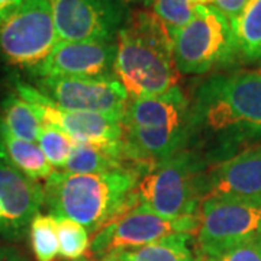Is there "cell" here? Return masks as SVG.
<instances>
[{
	"mask_svg": "<svg viewBox=\"0 0 261 261\" xmlns=\"http://www.w3.org/2000/svg\"><path fill=\"white\" fill-rule=\"evenodd\" d=\"M74 261H96V260H92V258H84V257H82V258H79V260H74Z\"/></svg>",
	"mask_w": 261,
	"mask_h": 261,
	"instance_id": "30",
	"label": "cell"
},
{
	"mask_svg": "<svg viewBox=\"0 0 261 261\" xmlns=\"http://www.w3.org/2000/svg\"><path fill=\"white\" fill-rule=\"evenodd\" d=\"M231 23L240 58L247 63L261 61V0H247Z\"/></svg>",
	"mask_w": 261,
	"mask_h": 261,
	"instance_id": "18",
	"label": "cell"
},
{
	"mask_svg": "<svg viewBox=\"0 0 261 261\" xmlns=\"http://www.w3.org/2000/svg\"><path fill=\"white\" fill-rule=\"evenodd\" d=\"M121 123L126 129L190 132V99L178 86L159 96L132 97Z\"/></svg>",
	"mask_w": 261,
	"mask_h": 261,
	"instance_id": "15",
	"label": "cell"
},
{
	"mask_svg": "<svg viewBox=\"0 0 261 261\" xmlns=\"http://www.w3.org/2000/svg\"><path fill=\"white\" fill-rule=\"evenodd\" d=\"M60 41L48 0H25L0 25V53L12 65L32 71Z\"/></svg>",
	"mask_w": 261,
	"mask_h": 261,
	"instance_id": "8",
	"label": "cell"
},
{
	"mask_svg": "<svg viewBox=\"0 0 261 261\" xmlns=\"http://www.w3.org/2000/svg\"><path fill=\"white\" fill-rule=\"evenodd\" d=\"M113 71L132 97L159 96L177 86L171 32L152 12L130 15L118 32Z\"/></svg>",
	"mask_w": 261,
	"mask_h": 261,
	"instance_id": "2",
	"label": "cell"
},
{
	"mask_svg": "<svg viewBox=\"0 0 261 261\" xmlns=\"http://www.w3.org/2000/svg\"><path fill=\"white\" fill-rule=\"evenodd\" d=\"M37 89L64 109L100 113L121 121L129 102V94L115 74L45 77L38 79Z\"/></svg>",
	"mask_w": 261,
	"mask_h": 261,
	"instance_id": "11",
	"label": "cell"
},
{
	"mask_svg": "<svg viewBox=\"0 0 261 261\" xmlns=\"http://www.w3.org/2000/svg\"><path fill=\"white\" fill-rule=\"evenodd\" d=\"M209 197H261V142L209 167L202 176Z\"/></svg>",
	"mask_w": 261,
	"mask_h": 261,
	"instance_id": "14",
	"label": "cell"
},
{
	"mask_svg": "<svg viewBox=\"0 0 261 261\" xmlns=\"http://www.w3.org/2000/svg\"><path fill=\"white\" fill-rule=\"evenodd\" d=\"M29 237L37 261H54L60 255L54 215H35L29 225Z\"/></svg>",
	"mask_w": 261,
	"mask_h": 261,
	"instance_id": "21",
	"label": "cell"
},
{
	"mask_svg": "<svg viewBox=\"0 0 261 261\" xmlns=\"http://www.w3.org/2000/svg\"><path fill=\"white\" fill-rule=\"evenodd\" d=\"M61 41H115L130 13L123 0H48Z\"/></svg>",
	"mask_w": 261,
	"mask_h": 261,
	"instance_id": "10",
	"label": "cell"
},
{
	"mask_svg": "<svg viewBox=\"0 0 261 261\" xmlns=\"http://www.w3.org/2000/svg\"><path fill=\"white\" fill-rule=\"evenodd\" d=\"M199 228V215L180 219H166L148 206L140 203L134 193L118 214L94 233L90 252L103 258L116 251L135 250L171 233H196Z\"/></svg>",
	"mask_w": 261,
	"mask_h": 261,
	"instance_id": "6",
	"label": "cell"
},
{
	"mask_svg": "<svg viewBox=\"0 0 261 261\" xmlns=\"http://www.w3.org/2000/svg\"><path fill=\"white\" fill-rule=\"evenodd\" d=\"M189 99V149L207 167L261 142V71L215 73Z\"/></svg>",
	"mask_w": 261,
	"mask_h": 261,
	"instance_id": "1",
	"label": "cell"
},
{
	"mask_svg": "<svg viewBox=\"0 0 261 261\" xmlns=\"http://www.w3.org/2000/svg\"><path fill=\"white\" fill-rule=\"evenodd\" d=\"M190 240L189 233H171L135 250L108 254L100 261H196Z\"/></svg>",
	"mask_w": 261,
	"mask_h": 261,
	"instance_id": "17",
	"label": "cell"
},
{
	"mask_svg": "<svg viewBox=\"0 0 261 261\" xmlns=\"http://www.w3.org/2000/svg\"><path fill=\"white\" fill-rule=\"evenodd\" d=\"M206 261H207V260H206Z\"/></svg>",
	"mask_w": 261,
	"mask_h": 261,
	"instance_id": "32",
	"label": "cell"
},
{
	"mask_svg": "<svg viewBox=\"0 0 261 261\" xmlns=\"http://www.w3.org/2000/svg\"><path fill=\"white\" fill-rule=\"evenodd\" d=\"M15 89L19 97L34 108L41 121L54 125L75 142L92 144L105 148L112 157L125 163L121 147V119L100 113L64 109L41 93L37 87L23 82H16Z\"/></svg>",
	"mask_w": 261,
	"mask_h": 261,
	"instance_id": "9",
	"label": "cell"
},
{
	"mask_svg": "<svg viewBox=\"0 0 261 261\" xmlns=\"http://www.w3.org/2000/svg\"><path fill=\"white\" fill-rule=\"evenodd\" d=\"M207 261H261V237L237 245Z\"/></svg>",
	"mask_w": 261,
	"mask_h": 261,
	"instance_id": "25",
	"label": "cell"
},
{
	"mask_svg": "<svg viewBox=\"0 0 261 261\" xmlns=\"http://www.w3.org/2000/svg\"><path fill=\"white\" fill-rule=\"evenodd\" d=\"M123 2H126V3H128V2H129V0H123Z\"/></svg>",
	"mask_w": 261,
	"mask_h": 261,
	"instance_id": "31",
	"label": "cell"
},
{
	"mask_svg": "<svg viewBox=\"0 0 261 261\" xmlns=\"http://www.w3.org/2000/svg\"><path fill=\"white\" fill-rule=\"evenodd\" d=\"M207 168L196 151L183 149L147 170L135 193L140 203L166 219L196 216L203 202L202 176Z\"/></svg>",
	"mask_w": 261,
	"mask_h": 261,
	"instance_id": "4",
	"label": "cell"
},
{
	"mask_svg": "<svg viewBox=\"0 0 261 261\" xmlns=\"http://www.w3.org/2000/svg\"><path fill=\"white\" fill-rule=\"evenodd\" d=\"M37 144L42 149L49 166L57 168V171H61L74 148L75 141L71 140L67 134L56 128L54 125L42 122Z\"/></svg>",
	"mask_w": 261,
	"mask_h": 261,
	"instance_id": "22",
	"label": "cell"
},
{
	"mask_svg": "<svg viewBox=\"0 0 261 261\" xmlns=\"http://www.w3.org/2000/svg\"><path fill=\"white\" fill-rule=\"evenodd\" d=\"M0 122L15 138L37 142L42 121L34 108L19 96H8L0 106Z\"/></svg>",
	"mask_w": 261,
	"mask_h": 261,
	"instance_id": "19",
	"label": "cell"
},
{
	"mask_svg": "<svg viewBox=\"0 0 261 261\" xmlns=\"http://www.w3.org/2000/svg\"><path fill=\"white\" fill-rule=\"evenodd\" d=\"M141 176L134 166L97 174L54 170L45 180L44 202L51 215L68 218L96 233L125 206Z\"/></svg>",
	"mask_w": 261,
	"mask_h": 261,
	"instance_id": "3",
	"label": "cell"
},
{
	"mask_svg": "<svg viewBox=\"0 0 261 261\" xmlns=\"http://www.w3.org/2000/svg\"><path fill=\"white\" fill-rule=\"evenodd\" d=\"M44 203V187L0 157V233L19 240Z\"/></svg>",
	"mask_w": 261,
	"mask_h": 261,
	"instance_id": "13",
	"label": "cell"
},
{
	"mask_svg": "<svg viewBox=\"0 0 261 261\" xmlns=\"http://www.w3.org/2000/svg\"><path fill=\"white\" fill-rule=\"evenodd\" d=\"M245 3H247V0H214L212 6H215L232 22L233 19L241 13Z\"/></svg>",
	"mask_w": 261,
	"mask_h": 261,
	"instance_id": "26",
	"label": "cell"
},
{
	"mask_svg": "<svg viewBox=\"0 0 261 261\" xmlns=\"http://www.w3.org/2000/svg\"><path fill=\"white\" fill-rule=\"evenodd\" d=\"M0 261H28L22 254L13 248L0 247Z\"/></svg>",
	"mask_w": 261,
	"mask_h": 261,
	"instance_id": "28",
	"label": "cell"
},
{
	"mask_svg": "<svg viewBox=\"0 0 261 261\" xmlns=\"http://www.w3.org/2000/svg\"><path fill=\"white\" fill-rule=\"evenodd\" d=\"M171 37L180 74H206L229 68L240 60L232 23L212 5L197 6L192 20Z\"/></svg>",
	"mask_w": 261,
	"mask_h": 261,
	"instance_id": "5",
	"label": "cell"
},
{
	"mask_svg": "<svg viewBox=\"0 0 261 261\" xmlns=\"http://www.w3.org/2000/svg\"><path fill=\"white\" fill-rule=\"evenodd\" d=\"M130 3H137V5H141L142 8H152L154 2L155 0H129Z\"/></svg>",
	"mask_w": 261,
	"mask_h": 261,
	"instance_id": "29",
	"label": "cell"
},
{
	"mask_svg": "<svg viewBox=\"0 0 261 261\" xmlns=\"http://www.w3.org/2000/svg\"><path fill=\"white\" fill-rule=\"evenodd\" d=\"M0 157L9 161L15 168L31 180L49 177L54 168L49 166L37 142L15 138L0 122Z\"/></svg>",
	"mask_w": 261,
	"mask_h": 261,
	"instance_id": "16",
	"label": "cell"
},
{
	"mask_svg": "<svg viewBox=\"0 0 261 261\" xmlns=\"http://www.w3.org/2000/svg\"><path fill=\"white\" fill-rule=\"evenodd\" d=\"M214 0H155L152 13L174 32L187 25L195 16L197 6L212 5Z\"/></svg>",
	"mask_w": 261,
	"mask_h": 261,
	"instance_id": "24",
	"label": "cell"
},
{
	"mask_svg": "<svg viewBox=\"0 0 261 261\" xmlns=\"http://www.w3.org/2000/svg\"><path fill=\"white\" fill-rule=\"evenodd\" d=\"M57 237L60 245V255L65 260H79L90 247V233L83 225L68 218L56 216Z\"/></svg>",
	"mask_w": 261,
	"mask_h": 261,
	"instance_id": "23",
	"label": "cell"
},
{
	"mask_svg": "<svg viewBox=\"0 0 261 261\" xmlns=\"http://www.w3.org/2000/svg\"><path fill=\"white\" fill-rule=\"evenodd\" d=\"M25 0H0V25L9 18L13 12L22 6Z\"/></svg>",
	"mask_w": 261,
	"mask_h": 261,
	"instance_id": "27",
	"label": "cell"
},
{
	"mask_svg": "<svg viewBox=\"0 0 261 261\" xmlns=\"http://www.w3.org/2000/svg\"><path fill=\"white\" fill-rule=\"evenodd\" d=\"M196 245L215 258L237 245L261 237V197H209L199 211Z\"/></svg>",
	"mask_w": 261,
	"mask_h": 261,
	"instance_id": "7",
	"label": "cell"
},
{
	"mask_svg": "<svg viewBox=\"0 0 261 261\" xmlns=\"http://www.w3.org/2000/svg\"><path fill=\"white\" fill-rule=\"evenodd\" d=\"M128 166L129 164H125L112 157L105 148L92 144L75 142L74 148L65 163V167L61 171L71 174H97Z\"/></svg>",
	"mask_w": 261,
	"mask_h": 261,
	"instance_id": "20",
	"label": "cell"
},
{
	"mask_svg": "<svg viewBox=\"0 0 261 261\" xmlns=\"http://www.w3.org/2000/svg\"><path fill=\"white\" fill-rule=\"evenodd\" d=\"M116 58L115 41H58L49 56L31 71L45 77H93L109 74Z\"/></svg>",
	"mask_w": 261,
	"mask_h": 261,
	"instance_id": "12",
	"label": "cell"
}]
</instances>
